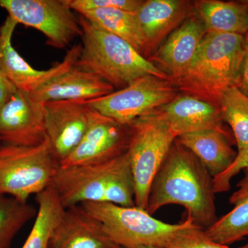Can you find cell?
Returning a JSON list of instances; mask_svg holds the SVG:
<instances>
[{"instance_id":"cell-7","label":"cell","mask_w":248,"mask_h":248,"mask_svg":"<svg viewBox=\"0 0 248 248\" xmlns=\"http://www.w3.org/2000/svg\"><path fill=\"white\" fill-rule=\"evenodd\" d=\"M60 163L48 139L35 146L0 145V193L28 203L51 184Z\"/></svg>"},{"instance_id":"cell-24","label":"cell","mask_w":248,"mask_h":248,"mask_svg":"<svg viewBox=\"0 0 248 248\" xmlns=\"http://www.w3.org/2000/svg\"><path fill=\"white\" fill-rule=\"evenodd\" d=\"M222 119L231 126L238 151L248 148V98L235 86L225 91L219 102Z\"/></svg>"},{"instance_id":"cell-16","label":"cell","mask_w":248,"mask_h":248,"mask_svg":"<svg viewBox=\"0 0 248 248\" xmlns=\"http://www.w3.org/2000/svg\"><path fill=\"white\" fill-rule=\"evenodd\" d=\"M113 245L100 223L79 205L65 209L48 248H111Z\"/></svg>"},{"instance_id":"cell-21","label":"cell","mask_w":248,"mask_h":248,"mask_svg":"<svg viewBox=\"0 0 248 248\" xmlns=\"http://www.w3.org/2000/svg\"><path fill=\"white\" fill-rule=\"evenodd\" d=\"M238 189L231 196L234 208L218 218L213 226L204 230L218 244L229 246L248 236V169L237 184Z\"/></svg>"},{"instance_id":"cell-9","label":"cell","mask_w":248,"mask_h":248,"mask_svg":"<svg viewBox=\"0 0 248 248\" xmlns=\"http://www.w3.org/2000/svg\"><path fill=\"white\" fill-rule=\"evenodd\" d=\"M0 7L18 24L42 32L54 48H66L82 36L79 20L68 0H0Z\"/></svg>"},{"instance_id":"cell-4","label":"cell","mask_w":248,"mask_h":248,"mask_svg":"<svg viewBox=\"0 0 248 248\" xmlns=\"http://www.w3.org/2000/svg\"><path fill=\"white\" fill-rule=\"evenodd\" d=\"M79 20L82 45L75 66L100 77L115 89H124L146 76L171 80L126 41L101 29L81 15Z\"/></svg>"},{"instance_id":"cell-27","label":"cell","mask_w":248,"mask_h":248,"mask_svg":"<svg viewBox=\"0 0 248 248\" xmlns=\"http://www.w3.org/2000/svg\"><path fill=\"white\" fill-rule=\"evenodd\" d=\"M143 2L142 0H68L71 9L79 14L102 9H117L135 13Z\"/></svg>"},{"instance_id":"cell-11","label":"cell","mask_w":248,"mask_h":248,"mask_svg":"<svg viewBox=\"0 0 248 248\" xmlns=\"http://www.w3.org/2000/svg\"><path fill=\"white\" fill-rule=\"evenodd\" d=\"M17 25L16 21L8 16L0 26V72L18 91L33 92L76 64L81 53V45L73 46L67 52L63 61L50 69L40 71L32 68L13 46V35Z\"/></svg>"},{"instance_id":"cell-26","label":"cell","mask_w":248,"mask_h":248,"mask_svg":"<svg viewBox=\"0 0 248 248\" xmlns=\"http://www.w3.org/2000/svg\"><path fill=\"white\" fill-rule=\"evenodd\" d=\"M164 248H230L215 242L205 232L203 228L191 222L177 231L168 241Z\"/></svg>"},{"instance_id":"cell-31","label":"cell","mask_w":248,"mask_h":248,"mask_svg":"<svg viewBox=\"0 0 248 248\" xmlns=\"http://www.w3.org/2000/svg\"><path fill=\"white\" fill-rule=\"evenodd\" d=\"M111 248H125L123 247H121V246H117V245L114 244L113 246H112ZM135 248H164L161 247H156V246H140V247H137Z\"/></svg>"},{"instance_id":"cell-33","label":"cell","mask_w":248,"mask_h":248,"mask_svg":"<svg viewBox=\"0 0 248 248\" xmlns=\"http://www.w3.org/2000/svg\"><path fill=\"white\" fill-rule=\"evenodd\" d=\"M247 48H248V46H247Z\"/></svg>"},{"instance_id":"cell-1","label":"cell","mask_w":248,"mask_h":248,"mask_svg":"<svg viewBox=\"0 0 248 248\" xmlns=\"http://www.w3.org/2000/svg\"><path fill=\"white\" fill-rule=\"evenodd\" d=\"M215 194L205 166L176 140L152 183L146 212L153 215L165 205H182L195 225L206 230L218 218Z\"/></svg>"},{"instance_id":"cell-10","label":"cell","mask_w":248,"mask_h":248,"mask_svg":"<svg viewBox=\"0 0 248 248\" xmlns=\"http://www.w3.org/2000/svg\"><path fill=\"white\" fill-rule=\"evenodd\" d=\"M130 141L129 125H122L90 108L89 123L82 140L60 167L102 164L124 154Z\"/></svg>"},{"instance_id":"cell-13","label":"cell","mask_w":248,"mask_h":248,"mask_svg":"<svg viewBox=\"0 0 248 248\" xmlns=\"http://www.w3.org/2000/svg\"><path fill=\"white\" fill-rule=\"evenodd\" d=\"M45 125L52 151L61 163L82 140L89 123L90 107L86 101L45 102Z\"/></svg>"},{"instance_id":"cell-28","label":"cell","mask_w":248,"mask_h":248,"mask_svg":"<svg viewBox=\"0 0 248 248\" xmlns=\"http://www.w3.org/2000/svg\"><path fill=\"white\" fill-rule=\"evenodd\" d=\"M248 169V148L237 153L234 162L223 174L213 179L215 193H223L231 189V180L243 170Z\"/></svg>"},{"instance_id":"cell-18","label":"cell","mask_w":248,"mask_h":248,"mask_svg":"<svg viewBox=\"0 0 248 248\" xmlns=\"http://www.w3.org/2000/svg\"><path fill=\"white\" fill-rule=\"evenodd\" d=\"M159 109L177 138L203 130L227 133L219 107L198 98L178 94L172 102Z\"/></svg>"},{"instance_id":"cell-23","label":"cell","mask_w":248,"mask_h":248,"mask_svg":"<svg viewBox=\"0 0 248 248\" xmlns=\"http://www.w3.org/2000/svg\"><path fill=\"white\" fill-rule=\"evenodd\" d=\"M79 15L101 29L126 41L142 55L143 37L135 13L117 9H102Z\"/></svg>"},{"instance_id":"cell-17","label":"cell","mask_w":248,"mask_h":248,"mask_svg":"<svg viewBox=\"0 0 248 248\" xmlns=\"http://www.w3.org/2000/svg\"><path fill=\"white\" fill-rule=\"evenodd\" d=\"M113 86L100 77L73 66L32 92V95L46 102L57 100L89 101L114 92Z\"/></svg>"},{"instance_id":"cell-15","label":"cell","mask_w":248,"mask_h":248,"mask_svg":"<svg viewBox=\"0 0 248 248\" xmlns=\"http://www.w3.org/2000/svg\"><path fill=\"white\" fill-rule=\"evenodd\" d=\"M207 32L203 21L196 14L173 31L148 60L157 63L156 66L172 81L190 66Z\"/></svg>"},{"instance_id":"cell-29","label":"cell","mask_w":248,"mask_h":248,"mask_svg":"<svg viewBox=\"0 0 248 248\" xmlns=\"http://www.w3.org/2000/svg\"><path fill=\"white\" fill-rule=\"evenodd\" d=\"M234 86L248 98V48L241 62L239 76Z\"/></svg>"},{"instance_id":"cell-30","label":"cell","mask_w":248,"mask_h":248,"mask_svg":"<svg viewBox=\"0 0 248 248\" xmlns=\"http://www.w3.org/2000/svg\"><path fill=\"white\" fill-rule=\"evenodd\" d=\"M18 90L0 72V108L3 107Z\"/></svg>"},{"instance_id":"cell-22","label":"cell","mask_w":248,"mask_h":248,"mask_svg":"<svg viewBox=\"0 0 248 248\" xmlns=\"http://www.w3.org/2000/svg\"><path fill=\"white\" fill-rule=\"evenodd\" d=\"M38 210L32 229L22 248H48L54 228L65 208L52 186L36 195Z\"/></svg>"},{"instance_id":"cell-5","label":"cell","mask_w":248,"mask_h":248,"mask_svg":"<svg viewBox=\"0 0 248 248\" xmlns=\"http://www.w3.org/2000/svg\"><path fill=\"white\" fill-rule=\"evenodd\" d=\"M129 159L135 183V206L146 210L153 179L177 136L159 109L129 125Z\"/></svg>"},{"instance_id":"cell-3","label":"cell","mask_w":248,"mask_h":248,"mask_svg":"<svg viewBox=\"0 0 248 248\" xmlns=\"http://www.w3.org/2000/svg\"><path fill=\"white\" fill-rule=\"evenodd\" d=\"M50 186L65 209L84 203L135 207V183L128 153L102 164L58 169Z\"/></svg>"},{"instance_id":"cell-14","label":"cell","mask_w":248,"mask_h":248,"mask_svg":"<svg viewBox=\"0 0 248 248\" xmlns=\"http://www.w3.org/2000/svg\"><path fill=\"white\" fill-rule=\"evenodd\" d=\"M148 59L186 19L196 14L195 3L185 0H147L135 13Z\"/></svg>"},{"instance_id":"cell-6","label":"cell","mask_w":248,"mask_h":248,"mask_svg":"<svg viewBox=\"0 0 248 248\" xmlns=\"http://www.w3.org/2000/svg\"><path fill=\"white\" fill-rule=\"evenodd\" d=\"M80 205L100 223L112 244L125 248L143 246L164 248L173 235L193 222L187 217L182 223H165L136 206L110 203H84Z\"/></svg>"},{"instance_id":"cell-32","label":"cell","mask_w":248,"mask_h":248,"mask_svg":"<svg viewBox=\"0 0 248 248\" xmlns=\"http://www.w3.org/2000/svg\"><path fill=\"white\" fill-rule=\"evenodd\" d=\"M236 248H248V242L247 243V244L244 245V246Z\"/></svg>"},{"instance_id":"cell-25","label":"cell","mask_w":248,"mask_h":248,"mask_svg":"<svg viewBox=\"0 0 248 248\" xmlns=\"http://www.w3.org/2000/svg\"><path fill=\"white\" fill-rule=\"evenodd\" d=\"M36 215L30 204L0 193V248H11L16 235Z\"/></svg>"},{"instance_id":"cell-20","label":"cell","mask_w":248,"mask_h":248,"mask_svg":"<svg viewBox=\"0 0 248 248\" xmlns=\"http://www.w3.org/2000/svg\"><path fill=\"white\" fill-rule=\"evenodd\" d=\"M195 4L208 32L245 35L248 32V1L202 0Z\"/></svg>"},{"instance_id":"cell-12","label":"cell","mask_w":248,"mask_h":248,"mask_svg":"<svg viewBox=\"0 0 248 248\" xmlns=\"http://www.w3.org/2000/svg\"><path fill=\"white\" fill-rule=\"evenodd\" d=\"M46 139L45 102L17 91L0 108V143L35 146Z\"/></svg>"},{"instance_id":"cell-2","label":"cell","mask_w":248,"mask_h":248,"mask_svg":"<svg viewBox=\"0 0 248 248\" xmlns=\"http://www.w3.org/2000/svg\"><path fill=\"white\" fill-rule=\"evenodd\" d=\"M247 46L245 35L207 32L190 66L172 82L183 94L219 107L223 93L236 84Z\"/></svg>"},{"instance_id":"cell-8","label":"cell","mask_w":248,"mask_h":248,"mask_svg":"<svg viewBox=\"0 0 248 248\" xmlns=\"http://www.w3.org/2000/svg\"><path fill=\"white\" fill-rule=\"evenodd\" d=\"M177 96L178 90L171 80L146 76L124 89L86 103L102 115L129 125L139 117L169 104Z\"/></svg>"},{"instance_id":"cell-19","label":"cell","mask_w":248,"mask_h":248,"mask_svg":"<svg viewBox=\"0 0 248 248\" xmlns=\"http://www.w3.org/2000/svg\"><path fill=\"white\" fill-rule=\"evenodd\" d=\"M177 140L200 159L213 179L229 169L237 156L228 141V133L218 130L184 134Z\"/></svg>"}]
</instances>
